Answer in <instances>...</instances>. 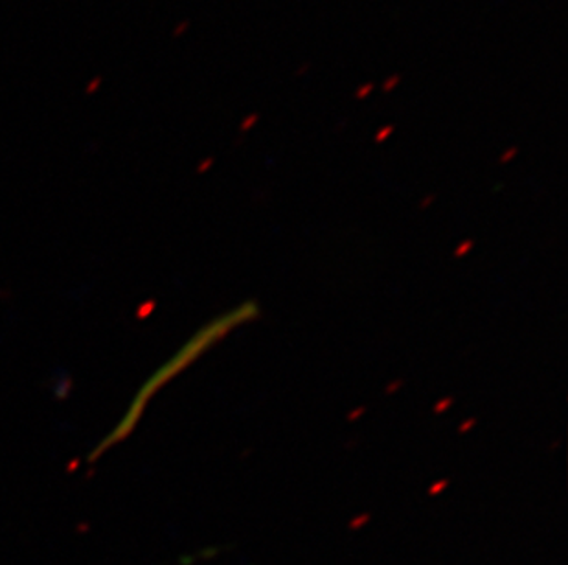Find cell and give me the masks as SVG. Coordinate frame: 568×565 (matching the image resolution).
I'll return each instance as SVG.
<instances>
[{
    "label": "cell",
    "mask_w": 568,
    "mask_h": 565,
    "mask_svg": "<svg viewBox=\"0 0 568 565\" xmlns=\"http://www.w3.org/2000/svg\"><path fill=\"white\" fill-rule=\"evenodd\" d=\"M402 83V75L394 74L388 75L385 81H383V85H381V91L385 92V94H390L392 91H396L397 85Z\"/></svg>",
    "instance_id": "obj_1"
},
{
    "label": "cell",
    "mask_w": 568,
    "mask_h": 565,
    "mask_svg": "<svg viewBox=\"0 0 568 565\" xmlns=\"http://www.w3.org/2000/svg\"><path fill=\"white\" fill-rule=\"evenodd\" d=\"M372 92H374V83H363V85L355 91V100H366V97L371 96Z\"/></svg>",
    "instance_id": "obj_2"
},
{
    "label": "cell",
    "mask_w": 568,
    "mask_h": 565,
    "mask_svg": "<svg viewBox=\"0 0 568 565\" xmlns=\"http://www.w3.org/2000/svg\"><path fill=\"white\" fill-rule=\"evenodd\" d=\"M394 131H396V127L394 125H385V127H381L379 131L376 133V142L377 144H383V142H386V140L390 138L392 134H394Z\"/></svg>",
    "instance_id": "obj_3"
},
{
    "label": "cell",
    "mask_w": 568,
    "mask_h": 565,
    "mask_svg": "<svg viewBox=\"0 0 568 565\" xmlns=\"http://www.w3.org/2000/svg\"><path fill=\"white\" fill-rule=\"evenodd\" d=\"M257 122H260V114L257 113H251L247 117H243L242 133H248Z\"/></svg>",
    "instance_id": "obj_4"
},
{
    "label": "cell",
    "mask_w": 568,
    "mask_h": 565,
    "mask_svg": "<svg viewBox=\"0 0 568 565\" xmlns=\"http://www.w3.org/2000/svg\"><path fill=\"white\" fill-rule=\"evenodd\" d=\"M517 153H519L517 147H509V150L505 151V155L500 156V164H508L509 161H514Z\"/></svg>",
    "instance_id": "obj_5"
},
{
    "label": "cell",
    "mask_w": 568,
    "mask_h": 565,
    "mask_svg": "<svg viewBox=\"0 0 568 565\" xmlns=\"http://www.w3.org/2000/svg\"><path fill=\"white\" fill-rule=\"evenodd\" d=\"M310 69H312V63H302L295 72L296 78H302V75L307 74Z\"/></svg>",
    "instance_id": "obj_6"
},
{
    "label": "cell",
    "mask_w": 568,
    "mask_h": 565,
    "mask_svg": "<svg viewBox=\"0 0 568 565\" xmlns=\"http://www.w3.org/2000/svg\"><path fill=\"white\" fill-rule=\"evenodd\" d=\"M357 520H359V522L352 523V525H349V527L357 528V527H359V525H365L366 520H368V516L357 517Z\"/></svg>",
    "instance_id": "obj_7"
}]
</instances>
